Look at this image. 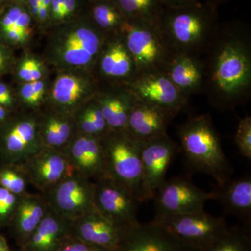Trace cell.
I'll return each mask as SVG.
<instances>
[{"instance_id":"cell-15","label":"cell","mask_w":251,"mask_h":251,"mask_svg":"<svg viewBox=\"0 0 251 251\" xmlns=\"http://www.w3.org/2000/svg\"><path fill=\"white\" fill-rule=\"evenodd\" d=\"M99 84L126 85L136 75L133 59L120 32L108 36L94 71Z\"/></svg>"},{"instance_id":"cell-19","label":"cell","mask_w":251,"mask_h":251,"mask_svg":"<svg viewBox=\"0 0 251 251\" xmlns=\"http://www.w3.org/2000/svg\"><path fill=\"white\" fill-rule=\"evenodd\" d=\"M62 151L74 173L94 181L107 176L100 138L77 132Z\"/></svg>"},{"instance_id":"cell-21","label":"cell","mask_w":251,"mask_h":251,"mask_svg":"<svg viewBox=\"0 0 251 251\" xmlns=\"http://www.w3.org/2000/svg\"><path fill=\"white\" fill-rule=\"evenodd\" d=\"M94 99L110 130H126L128 117L137 100L126 86L99 84Z\"/></svg>"},{"instance_id":"cell-25","label":"cell","mask_w":251,"mask_h":251,"mask_svg":"<svg viewBox=\"0 0 251 251\" xmlns=\"http://www.w3.org/2000/svg\"><path fill=\"white\" fill-rule=\"evenodd\" d=\"M70 234V221L49 208L47 214L23 248L31 251H56Z\"/></svg>"},{"instance_id":"cell-14","label":"cell","mask_w":251,"mask_h":251,"mask_svg":"<svg viewBox=\"0 0 251 251\" xmlns=\"http://www.w3.org/2000/svg\"><path fill=\"white\" fill-rule=\"evenodd\" d=\"M139 201L125 186L108 176L94 181V206L104 215L120 224H139Z\"/></svg>"},{"instance_id":"cell-6","label":"cell","mask_w":251,"mask_h":251,"mask_svg":"<svg viewBox=\"0 0 251 251\" xmlns=\"http://www.w3.org/2000/svg\"><path fill=\"white\" fill-rule=\"evenodd\" d=\"M134 62L136 74L164 72L175 54L158 25L126 21L119 31Z\"/></svg>"},{"instance_id":"cell-43","label":"cell","mask_w":251,"mask_h":251,"mask_svg":"<svg viewBox=\"0 0 251 251\" xmlns=\"http://www.w3.org/2000/svg\"><path fill=\"white\" fill-rule=\"evenodd\" d=\"M9 109L4 108L3 106H0V122L4 121L9 117Z\"/></svg>"},{"instance_id":"cell-42","label":"cell","mask_w":251,"mask_h":251,"mask_svg":"<svg viewBox=\"0 0 251 251\" xmlns=\"http://www.w3.org/2000/svg\"><path fill=\"white\" fill-rule=\"evenodd\" d=\"M0 251H11L7 241L0 234Z\"/></svg>"},{"instance_id":"cell-40","label":"cell","mask_w":251,"mask_h":251,"mask_svg":"<svg viewBox=\"0 0 251 251\" xmlns=\"http://www.w3.org/2000/svg\"><path fill=\"white\" fill-rule=\"evenodd\" d=\"M11 59V56L9 50L5 46L0 44V73L7 68Z\"/></svg>"},{"instance_id":"cell-12","label":"cell","mask_w":251,"mask_h":251,"mask_svg":"<svg viewBox=\"0 0 251 251\" xmlns=\"http://www.w3.org/2000/svg\"><path fill=\"white\" fill-rule=\"evenodd\" d=\"M42 148L37 112H23L6 126L2 149L9 164L22 165Z\"/></svg>"},{"instance_id":"cell-34","label":"cell","mask_w":251,"mask_h":251,"mask_svg":"<svg viewBox=\"0 0 251 251\" xmlns=\"http://www.w3.org/2000/svg\"><path fill=\"white\" fill-rule=\"evenodd\" d=\"M47 85L44 80L25 82L19 90L20 100L31 111L36 112L46 102Z\"/></svg>"},{"instance_id":"cell-31","label":"cell","mask_w":251,"mask_h":251,"mask_svg":"<svg viewBox=\"0 0 251 251\" xmlns=\"http://www.w3.org/2000/svg\"><path fill=\"white\" fill-rule=\"evenodd\" d=\"M204 251H251L249 229L228 227Z\"/></svg>"},{"instance_id":"cell-5","label":"cell","mask_w":251,"mask_h":251,"mask_svg":"<svg viewBox=\"0 0 251 251\" xmlns=\"http://www.w3.org/2000/svg\"><path fill=\"white\" fill-rule=\"evenodd\" d=\"M100 140L107 176L125 186L142 202V142L126 130H110Z\"/></svg>"},{"instance_id":"cell-3","label":"cell","mask_w":251,"mask_h":251,"mask_svg":"<svg viewBox=\"0 0 251 251\" xmlns=\"http://www.w3.org/2000/svg\"><path fill=\"white\" fill-rule=\"evenodd\" d=\"M217 7L201 2L165 7L158 26L173 53L202 57L219 25Z\"/></svg>"},{"instance_id":"cell-20","label":"cell","mask_w":251,"mask_h":251,"mask_svg":"<svg viewBox=\"0 0 251 251\" xmlns=\"http://www.w3.org/2000/svg\"><path fill=\"white\" fill-rule=\"evenodd\" d=\"M176 116L174 112L137 100L126 130L135 140L143 143L168 134V126Z\"/></svg>"},{"instance_id":"cell-33","label":"cell","mask_w":251,"mask_h":251,"mask_svg":"<svg viewBox=\"0 0 251 251\" xmlns=\"http://www.w3.org/2000/svg\"><path fill=\"white\" fill-rule=\"evenodd\" d=\"M29 185L27 175L21 165L9 164L0 170V186L10 192L22 196L28 193Z\"/></svg>"},{"instance_id":"cell-35","label":"cell","mask_w":251,"mask_h":251,"mask_svg":"<svg viewBox=\"0 0 251 251\" xmlns=\"http://www.w3.org/2000/svg\"><path fill=\"white\" fill-rule=\"evenodd\" d=\"M46 67L44 62L34 55H27L21 59L16 69L18 80L22 83L44 80Z\"/></svg>"},{"instance_id":"cell-8","label":"cell","mask_w":251,"mask_h":251,"mask_svg":"<svg viewBox=\"0 0 251 251\" xmlns=\"http://www.w3.org/2000/svg\"><path fill=\"white\" fill-rule=\"evenodd\" d=\"M154 220L204 211L205 203L215 200V191L206 192L189 180L175 177L166 180L155 194Z\"/></svg>"},{"instance_id":"cell-18","label":"cell","mask_w":251,"mask_h":251,"mask_svg":"<svg viewBox=\"0 0 251 251\" xmlns=\"http://www.w3.org/2000/svg\"><path fill=\"white\" fill-rule=\"evenodd\" d=\"M21 166L29 184L43 195L74 173L62 151L49 148H43Z\"/></svg>"},{"instance_id":"cell-28","label":"cell","mask_w":251,"mask_h":251,"mask_svg":"<svg viewBox=\"0 0 251 251\" xmlns=\"http://www.w3.org/2000/svg\"><path fill=\"white\" fill-rule=\"evenodd\" d=\"M86 14L99 29L106 36L117 34L126 21L112 0H97L87 3Z\"/></svg>"},{"instance_id":"cell-13","label":"cell","mask_w":251,"mask_h":251,"mask_svg":"<svg viewBox=\"0 0 251 251\" xmlns=\"http://www.w3.org/2000/svg\"><path fill=\"white\" fill-rule=\"evenodd\" d=\"M125 85L137 100L152 104L176 115L188 104V99L164 72L136 74Z\"/></svg>"},{"instance_id":"cell-37","label":"cell","mask_w":251,"mask_h":251,"mask_svg":"<svg viewBox=\"0 0 251 251\" xmlns=\"http://www.w3.org/2000/svg\"><path fill=\"white\" fill-rule=\"evenodd\" d=\"M21 196L0 186V221L12 220Z\"/></svg>"},{"instance_id":"cell-27","label":"cell","mask_w":251,"mask_h":251,"mask_svg":"<svg viewBox=\"0 0 251 251\" xmlns=\"http://www.w3.org/2000/svg\"><path fill=\"white\" fill-rule=\"evenodd\" d=\"M34 21L25 4L9 2L0 14V29L11 44H27L34 33Z\"/></svg>"},{"instance_id":"cell-48","label":"cell","mask_w":251,"mask_h":251,"mask_svg":"<svg viewBox=\"0 0 251 251\" xmlns=\"http://www.w3.org/2000/svg\"><path fill=\"white\" fill-rule=\"evenodd\" d=\"M31 251L29 250H28V249H24V248H21V251Z\"/></svg>"},{"instance_id":"cell-32","label":"cell","mask_w":251,"mask_h":251,"mask_svg":"<svg viewBox=\"0 0 251 251\" xmlns=\"http://www.w3.org/2000/svg\"><path fill=\"white\" fill-rule=\"evenodd\" d=\"M86 0H52L50 8L49 27L67 22L85 11Z\"/></svg>"},{"instance_id":"cell-29","label":"cell","mask_w":251,"mask_h":251,"mask_svg":"<svg viewBox=\"0 0 251 251\" xmlns=\"http://www.w3.org/2000/svg\"><path fill=\"white\" fill-rule=\"evenodd\" d=\"M73 117L77 132L82 134L101 139L111 130L94 98L81 107Z\"/></svg>"},{"instance_id":"cell-16","label":"cell","mask_w":251,"mask_h":251,"mask_svg":"<svg viewBox=\"0 0 251 251\" xmlns=\"http://www.w3.org/2000/svg\"><path fill=\"white\" fill-rule=\"evenodd\" d=\"M96 208L71 222V235L108 251H119L127 229Z\"/></svg>"},{"instance_id":"cell-47","label":"cell","mask_w":251,"mask_h":251,"mask_svg":"<svg viewBox=\"0 0 251 251\" xmlns=\"http://www.w3.org/2000/svg\"><path fill=\"white\" fill-rule=\"evenodd\" d=\"M11 2L19 3V4H25L26 0H10Z\"/></svg>"},{"instance_id":"cell-10","label":"cell","mask_w":251,"mask_h":251,"mask_svg":"<svg viewBox=\"0 0 251 251\" xmlns=\"http://www.w3.org/2000/svg\"><path fill=\"white\" fill-rule=\"evenodd\" d=\"M154 221L198 251L205 250L228 227L224 218L211 215L204 211L168 216Z\"/></svg>"},{"instance_id":"cell-44","label":"cell","mask_w":251,"mask_h":251,"mask_svg":"<svg viewBox=\"0 0 251 251\" xmlns=\"http://www.w3.org/2000/svg\"><path fill=\"white\" fill-rule=\"evenodd\" d=\"M0 105L7 109L13 108V107H14V105H13L12 104L10 103V102L8 101L7 100H6V99L3 98V97H0Z\"/></svg>"},{"instance_id":"cell-46","label":"cell","mask_w":251,"mask_h":251,"mask_svg":"<svg viewBox=\"0 0 251 251\" xmlns=\"http://www.w3.org/2000/svg\"><path fill=\"white\" fill-rule=\"evenodd\" d=\"M10 0H0V11H1V9H4L5 6H6V4H9Z\"/></svg>"},{"instance_id":"cell-1","label":"cell","mask_w":251,"mask_h":251,"mask_svg":"<svg viewBox=\"0 0 251 251\" xmlns=\"http://www.w3.org/2000/svg\"><path fill=\"white\" fill-rule=\"evenodd\" d=\"M202 58V92L219 111L245 105L251 97V31L244 21L219 23Z\"/></svg>"},{"instance_id":"cell-38","label":"cell","mask_w":251,"mask_h":251,"mask_svg":"<svg viewBox=\"0 0 251 251\" xmlns=\"http://www.w3.org/2000/svg\"><path fill=\"white\" fill-rule=\"evenodd\" d=\"M56 251H108L83 242L73 236H68Z\"/></svg>"},{"instance_id":"cell-22","label":"cell","mask_w":251,"mask_h":251,"mask_svg":"<svg viewBox=\"0 0 251 251\" xmlns=\"http://www.w3.org/2000/svg\"><path fill=\"white\" fill-rule=\"evenodd\" d=\"M165 73L188 99L193 94L202 92L204 69L201 57L175 54Z\"/></svg>"},{"instance_id":"cell-49","label":"cell","mask_w":251,"mask_h":251,"mask_svg":"<svg viewBox=\"0 0 251 251\" xmlns=\"http://www.w3.org/2000/svg\"><path fill=\"white\" fill-rule=\"evenodd\" d=\"M86 1H87V2H90V1H97V0H86Z\"/></svg>"},{"instance_id":"cell-30","label":"cell","mask_w":251,"mask_h":251,"mask_svg":"<svg viewBox=\"0 0 251 251\" xmlns=\"http://www.w3.org/2000/svg\"><path fill=\"white\" fill-rule=\"evenodd\" d=\"M126 21H144L158 25L166 6L161 0H112Z\"/></svg>"},{"instance_id":"cell-41","label":"cell","mask_w":251,"mask_h":251,"mask_svg":"<svg viewBox=\"0 0 251 251\" xmlns=\"http://www.w3.org/2000/svg\"><path fill=\"white\" fill-rule=\"evenodd\" d=\"M0 97L7 100L13 105L15 104V99L11 94V91H10L9 87L3 83H0Z\"/></svg>"},{"instance_id":"cell-7","label":"cell","mask_w":251,"mask_h":251,"mask_svg":"<svg viewBox=\"0 0 251 251\" xmlns=\"http://www.w3.org/2000/svg\"><path fill=\"white\" fill-rule=\"evenodd\" d=\"M99 82L92 73L59 71L46 97L49 108L74 116L85 103L94 98Z\"/></svg>"},{"instance_id":"cell-45","label":"cell","mask_w":251,"mask_h":251,"mask_svg":"<svg viewBox=\"0 0 251 251\" xmlns=\"http://www.w3.org/2000/svg\"><path fill=\"white\" fill-rule=\"evenodd\" d=\"M229 1V0H204L205 2H208L209 3V4L214 5L216 7H218L219 5L224 4V3L226 2V1Z\"/></svg>"},{"instance_id":"cell-11","label":"cell","mask_w":251,"mask_h":251,"mask_svg":"<svg viewBox=\"0 0 251 251\" xmlns=\"http://www.w3.org/2000/svg\"><path fill=\"white\" fill-rule=\"evenodd\" d=\"M179 150V145L168 134L142 143V202L154 197Z\"/></svg>"},{"instance_id":"cell-23","label":"cell","mask_w":251,"mask_h":251,"mask_svg":"<svg viewBox=\"0 0 251 251\" xmlns=\"http://www.w3.org/2000/svg\"><path fill=\"white\" fill-rule=\"evenodd\" d=\"M49 210L43 194L27 193L20 198L12 221L21 248L24 247Z\"/></svg>"},{"instance_id":"cell-9","label":"cell","mask_w":251,"mask_h":251,"mask_svg":"<svg viewBox=\"0 0 251 251\" xmlns=\"http://www.w3.org/2000/svg\"><path fill=\"white\" fill-rule=\"evenodd\" d=\"M44 196L50 209L70 222L95 208L94 181L75 173Z\"/></svg>"},{"instance_id":"cell-24","label":"cell","mask_w":251,"mask_h":251,"mask_svg":"<svg viewBox=\"0 0 251 251\" xmlns=\"http://www.w3.org/2000/svg\"><path fill=\"white\" fill-rule=\"evenodd\" d=\"M39 115L43 148L63 151L77 133L74 117L51 108Z\"/></svg>"},{"instance_id":"cell-17","label":"cell","mask_w":251,"mask_h":251,"mask_svg":"<svg viewBox=\"0 0 251 251\" xmlns=\"http://www.w3.org/2000/svg\"><path fill=\"white\" fill-rule=\"evenodd\" d=\"M119 251H198L153 220L130 226Z\"/></svg>"},{"instance_id":"cell-2","label":"cell","mask_w":251,"mask_h":251,"mask_svg":"<svg viewBox=\"0 0 251 251\" xmlns=\"http://www.w3.org/2000/svg\"><path fill=\"white\" fill-rule=\"evenodd\" d=\"M47 43L48 60L59 71L94 69L108 36L94 25L85 11L77 17L50 26Z\"/></svg>"},{"instance_id":"cell-4","label":"cell","mask_w":251,"mask_h":251,"mask_svg":"<svg viewBox=\"0 0 251 251\" xmlns=\"http://www.w3.org/2000/svg\"><path fill=\"white\" fill-rule=\"evenodd\" d=\"M177 135L180 148L195 170L211 176L219 188L229 182L232 168L209 114L189 117L180 126Z\"/></svg>"},{"instance_id":"cell-26","label":"cell","mask_w":251,"mask_h":251,"mask_svg":"<svg viewBox=\"0 0 251 251\" xmlns=\"http://www.w3.org/2000/svg\"><path fill=\"white\" fill-rule=\"evenodd\" d=\"M216 201H219L226 214L236 216L247 226L251 220V178L243 176L229 181L215 191Z\"/></svg>"},{"instance_id":"cell-36","label":"cell","mask_w":251,"mask_h":251,"mask_svg":"<svg viewBox=\"0 0 251 251\" xmlns=\"http://www.w3.org/2000/svg\"><path fill=\"white\" fill-rule=\"evenodd\" d=\"M234 142L237 145L241 154L251 159V117L247 116L240 119L238 125L237 132L234 137Z\"/></svg>"},{"instance_id":"cell-39","label":"cell","mask_w":251,"mask_h":251,"mask_svg":"<svg viewBox=\"0 0 251 251\" xmlns=\"http://www.w3.org/2000/svg\"><path fill=\"white\" fill-rule=\"evenodd\" d=\"M166 7L177 8L194 6L202 2L201 0H161Z\"/></svg>"}]
</instances>
